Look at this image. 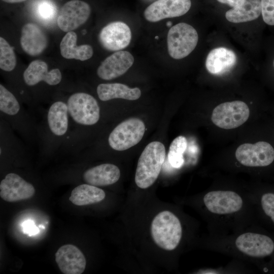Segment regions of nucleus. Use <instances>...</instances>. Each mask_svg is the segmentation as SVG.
I'll use <instances>...</instances> for the list:
<instances>
[{
    "instance_id": "1",
    "label": "nucleus",
    "mask_w": 274,
    "mask_h": 274,
    "mask_svg": "<svg viewBox=\"0 0 274 274\" xmlns=\"http://www.w3.org/2000/svg\"><path fill=\"white\" fill-rule=\"evenodd\" d=\"M67 106L70 129L61 150L80 152L84 148L90 127L96 125L100 119V108L91 94L76 92L65 100Z\"/></svg>"
},
{
    "instance_id": "2",
    "label": "nucleus",
    "mask_w": 274,
    "mask_h": 274,
    "mask_svg": "<svg viewBox=\"0 0 274 274\" xmlns=\"http://www.w3.org/2000/svg\"><path fill=\"white\" fill-rule=\"evenodd\" d=\"M69 129V115L65 100H54L47 109L43 120L38 125L40 150L45 155H51L61 150Z\"/></svg>"
},
{
    "instance_id": "3",
    "label": "nucleus",
    "mask_w": 274,
    "mask_h": 274,
    "mask_svg": "<svg viewBox=\"0 0 274 274\" xmlns=\"http://www.w3.org/2000/svg\"><path fill=\"white\" fill-rule=\"evenodd\" d=\"M0 117L29 144L38 141V125L20 100L0 84Z\"/></svg>"
},
{
    "instance_id": "4",
    "label": "nucleus",
    "mask_w": 274,
    "mask_h": 274,
    "mask_svg": "<svg viewBox=\"0 0 274 274\" xmlns=\"http://www.w3.org/2000/svg\"><path fill=\"white\" fill-rule=\"evenodd\" d=\"M165 158V149L160 142L149 143L139 159L135 182L140 188L146 189L157 180Z\"/></svg>"
},
{
    "instance_id": "5",
    "label": "nucleus",
    "mask_w": 274,
    "mask_h": 274,
    "mask_svg": "<svg viewBox=\"0 0 274 274\" xmlns=\"http://www.w3.org/2000/svg\"><path fill=\"white\" fill-rule=\"evenodd\" d=\"M151 233L158 246L166 251H172L178 246L182 237L181 223L174 214L163 211L154 218Z\"/></svg>"
},
{
    "instance_id": "6",
    "label": "nucleus",
    "mask_w": 274,
    "mask_h": 274,
    "mask_svg": "<svg viewBox=\"0 0 274 274\" xmlns=\"http://www.w3.org/2000/svg\"><path fill=\"white\" fill-rule=\"evenodd\" d=\"M198 40V33L193 26L184 22L178 23L172 26L168 32V54L174 59H182L193 51Z\"/></svg>"
},
{
    "instance_id": "7",
    "label": "nucleus",
    "mask_w": 274,
    "mask_h": 274,
    "mask_svg": "<svg viewBox=\"0 0 274 274\" xmlns=\"http://www.w3.org/2000/svg\"><path fill=\"white\" fill-rule=\"evenodd\" d=\"M145 131L144 123L140 119L131 118L117 125L108 137L109 146L115 151H124L138 144Z\"/></svg>"
},
{
    "instance_id": "8",
    "label": "nucleus",
    "mask_w": 274,
    "mask_h": 274,
    "mask_svg": "<svg viewBox=\"0 0 274 274\" xmlns=\"http://www.w3.org/2000/svg\"><path fill=\"white\" fill-rule=\"evenodd\" d=\"M203 203L211 214L220 216L234 215L243 209L245 204L239 194L229 190L207 192L203 196Z\"/></svg>"
},
{
    "instance_id": "9",
    "label": "nucleus",
    "mask_w": 274,
    "mask_h": 274,
    "mask_svg": "<svg viewBox=\"0 0 274 274\" xmlns=\"http://www.w3.org/2000/svg\"><path fill=\"white\" fill-rule=\"evenodd\" d=\"M250 115L247 105L240 100L225 102L216 107L211 116L213 123L226 129L239 127L246 122Z\"/></svg>"
},
{
    "instance_id": "10",
    "label": "nucleus",
    "mask_w": 274,
    "mask_h": 274,
    "mask_svg": "<svg viewBox=\"0 0 274 274\" xmlns=\"http://www.w3.org/2000/svg\"><path fill=\"white\" fill-rule=\"evenodd\" d=\"M232 246L242 255L253 258L265 257L274 251V242L270 237L253 232L238 235L233 239Z\"/></svg>"
},
{
    "instance_id": "11",
    "label": "nucleus",
    "mask_w": 274,
    "mask_h": 274,
    "mask_svg": "<svg viewBox=\"0 0 274 274\" xmlns=\"http://www.w3.org/2000/svg\"><path fill=\"white\" fill-rule=\"evenodd\" d=\"M236 160L247 167H263L270 164L274 160V149L267 142L259 141L255 144L246 143L237 148Z\"/></svg>"
},
{
    "instance_id": "12",
    "label": "nucleus",
    "mask_w": 274,
    "mask_h": 274,
    "mask_svg": "<svg viewBox=\"0 0 274 274\" xmlns=\"http://www.w3.org/2000/svg\"><path fill=\"white\" fill-rule=\"evenodd\" d=\"M34 186L19 174H6L0 183V196L8 202H16L32 197L35 194Z\"/></svg>"
},
{
    "instance_id": "13",
    "label": "nucleus",
    "mask_w": 274,
    "mask_h": 274,
    "mask_svg": "<svg viewBox=\"0 0 274 274\" xmlns=\"http://www.w3.org/2000/svg\"><path fill=\"white\" fill-rule=\"evenodd\" d=\"M91 13L90 6L84 1L72 0L60 9L57 19L58 27L64 32L72 31L84 24Z\"/></svg>"
},
{
    "instance_id": "14",
    "label": "nucleus",
    "mask_w": 274,
    "mask_h": 274,
    "mask_svg": "<svg viewBox=\"0 0 274 274\" xmlns=\"http://www.w3.org/2000/svg\"><path fill=\"white\" fill-rule=\"evenodd\" d=\"M191 6L190 0H157L145 9L144 15L147 21L156 22L182 16L188 12Z\"/></svg>"
},
{
    "instance_id": "15",
    "label": "nucleus",
    "mask_w": 274,
    "mask_h": 274,
    "mask_svg": "<svg viewBox=\"0 0 274 274\" xmlns=\"http://www.w3.org/2000/svg\"><path fill=\"white\" fill-rule=\"evenodd\" d=\"M131 39L129 27L121 21L109 23L100 30L98 40L100 45L106 50L119 51L127 47Z\"/></svg>"
},
{
    "instance_id": "16",
    "label": "nucleus",
    "mask_w": 274,
    "mask_h": 274,
    "mask_svg": "<svg viewBox=\"0 0 274 274\" xmlns=\"http://www.w3.org/2000/svg\"><path fill=\"white\" fill-rule=\"evenodd\" d=\"M23 80L28 87H35L41 83L49 86L59 85L62 79V75L58 68L48 70L47 64L41 60L31 62L24 71Z\"/></svg>"
},
{
    "instance_id": "17",
    "label": "nucleus",
    "mask_w": 274,
    "mask_h": 274,
    "mask_svg": "<svg viewBox=\"0 0 274 274\" xmlns=\"http://www.w3.org/2000/svg\"><path fill=\"white\" fill-rule=\"evenodd\" d=\"M133 62V56L130 52L116 51L101 62L97 70V75L104 80H113L125 73Z\"/></svg>"
},
{
    "instance_id": "18",
    "label": "nucleus",
    "mask_w": 274,
    "mask_h": 274,
    "mask_svg": "<svg viewBox=\"0 0 274 274\" xmlns=\"http://www.w3.org/2000/svg\"><path fill=\"white\" fill-rule=\"evenodd\" d=\"M55 261L64 274H81L85 269L86 260L83 253L75 246L66 244L55 253Z\"/></svg>"
},
{
    "instance_id": "19",
    "label": "nucleus",
    "mask_w": 274,
    "mask_h": 274,
    "mask_svg": "<svg viewBox=\"0 0 274 274\" xmlns=\"http://www.w3.org/2000/svg\"><path fill=\"white\" fill-rule=\"evenodd\" d=\"M120 177L118 167L109 163L87 168L82 174V179L86 184L97 187L112 185L119 180Z\"/></svg>"
},
{
    "instance_id": "20",
    "label": "nucleus",
    "mask_w": 274,
    "mask_h": 274,
    "mask_svg": "<svg viewBox=\"0 0 274 274\" xmlns=\"http://www.w3.org/2000/svg\"><path fill=\"white\" fill-rule=\"evenodd\" d=\"M20 44L23 51L30 56L41 54L47 46L44 32L36 24L27 23L21 30Z\"/></svg>"
},
{
    "instance_id": "21",
    "label": "nucleus",
    "mask_w": 274,
    "mask_h": 274,
    "mask_svg": "<svg viewBox=\"0 0 274 274\" xmlns=\"http://www.w3.org/2000/svg\"><path fill=\"white\" fill-rule=\"evenodd\" d=\"M236 61L235 53L226 48L219 47L212 50L206 61L208 71L213 75H221L232 67Z\"/></svg>"
},
{
    "instance_id": "22",
    "label": "nucleus",
    "mask_w": 274,
    "mask_h": 274,
    "mask_svg": "<svg viewBox=\"0 0 274 274\" xmlns=\"http://www.w3.org/2000/svg\"><path fill=\"white\" fill-rule=\"evenodd\" d=\"M98 98L102 101H108L116 98L134 100L141 95L140 89L131 88L127 85L118 83H101L96 88Z\"/></svg>"
},
{
    "instance_id": "23",
    "label": "nucleus",
    "mask_w": 274,
    "mask_h": 274,
    "mask_svg": "<svg viewBox=\"0 0 274 274\" xmlns=\"http://www.w3.org/2000/svg\"><path fill=\"white\" fill-rule=\"evenodd\" d=\"M76 33L71 31L63 37L60 44L61 55L66 59H75L84 61L90 58L93 51L92 47L87 44L77 45Z\"/></svg>"
},
{
    "instance_id": "24",
    "label": "nucleus",
    "mask_w": 274,
    "mask_h": 274,
    "mask_svg": "<svg viewBox=\"0 0 274 274\" xmlns=\"http://www.w3.org/2000/svg\"><path fill=\"white\" fill-rule=\"evenodd\" d=\"M261 13L260 0H243L225 14L226 19L232 23H242L257 19Z\"/></svg>"
},
{
    "instance_id": "25",
    "label": "nucleus",
    "mask_w": 274,
    "mask_h": 274,
    "mask_svg": "<svg viewBox=\"0 0 274 274\" xmlns=\"http://www.w3.org/2000/svg\"><path fill=\"white\" fill-rule=\"evenodd\" d=\"M105 196V191L97 186L82 184L72 191L69 200L76 206H82L99 202Z\"/></svg>"
},
{
    "instance_id": "26",
    "label": "nucleus",
    "mask_w": 274,
    "mask_h": 274,
    "mask_svg": "<svg viewBox=\"0 0 274 274\" xmlns=\"http://www.w3.org/2000/svg\"><path fill=\"white\" fill-rule=\"evenodd\" d=\"M187 146V141L184 136H178L170 145L168 159L170 164L175 168L181 167L184 163L183 154Z\"/></svg>"
},
{
    "instance_id": "27",
    "label": "nucleus",
    "mask_w": 274,
    "mask_h": 274,
    "mask_svg": "<svg viewBox=\"0 0 274 274\" xmlns=\"http://www.w3.org/2000/svg\"><path fill=\"white\" fill-rule=\"evenodd\" d=\"M16 59L13 48L2 37L0 38V68L11 72L15 67Z\"/></svg>"
},
{
    "instance_id": "28",
    "label": "nucleus",
    "mask_w": 274,
    "mask_h": 274,
    "mask_svg": "<svg viewBox=\"0 0 274 274\" xmlns=\"http://www.w3.org/2000/svg\"><path fill=\"white\" fill-rule=\"evenodd\" d=\"M56 11L55 5L50 0H41L37 4V16L44 22H50L54 19L56 15Z\"/></svg>"
},
{
    "instance_id": "29",
    "label": "nucleus",
    "mask_w": 274,
    "mask_h": 274,
    "mask_svg": "<svg viewBox=\"0 0 274 274\" xmlns=\"http://www.w3.org/2000/svg\"><path fill=\"white\" fill-rule=\"evenodd\" d=\"M263 20L269 25H274V0H261Z\"/></svg>"
},
{
    "instance_id": "30",
    "label": "nucleus",
    "mask_w": 274,
    "mask_h": 274,
    "mask_svg": "<svg viewBox=\"0 0 274 274\" xmlns=\"http://www.w3.org/2000/svg\"><path fill=\"white\" fill-rule=\"evenodd\" d=\"M260 203L264 213L274 223V193L263 194L261 197Z\"/></svg>"
},
{
    "instance_id": "31",
    "label": "nucleus",
    "mask_w": 274,
    "mask_h": 274,
    "mask_svg": "<svg viewBox=\"0 0 274 274\" xmlns=\"http://www.w3.org/2000/svg\"><path fill=\"white\" fill-rule=\"evenodd\" d=\"M23 232L25 234H28L29 236L37 234L39 228L35 225L31 220L25 221L22 224Z\"/></svg>"
},
{
    "instance_id": "32",
    "label": "nucleus",
    "mask_w": 274,
    "mask_h": 274,
    "mask_svg": "<svg viewBox=\"0 0 274 274\" xmlns=\"http://www.w3.org/2000/svg\"><path fill=\"white\" fill-rule=\"evenodd\" d=\"M219 3L229 5L232 8L238 5L243 0H217Z\"/></svg>"
},
{
    "instance_id": "33",
    "label": "nucleus",
    "mask_w": 274,
    "mask_h": 274,
    "mask_svg": "<svg viewBox=\"0 0 274 274\" xmlns=\"http://www.w3.org/2000/svg\"><path fill=\"white\" fill-rule=\"evenodd\" d=\"M2 1L6 3H10V4H14V3H21L26 0H2Z\"/></svg>"
},
{
    "instance_id": "34",
    "label": "nucleus",
    "mask_w": 274,
    "mask_h": 274,
    "mask_svg": "<svg viewBox=\"0 0 274 274\" xmlns=\"http://www.w3.org/2000/svg\"><path fill=\"white\" fill-rule=\"evenodd\" d=\"M172 22H168L166 24L167 26H170L171 25H172Z\"/></svg>"
},
{
    "instance_id": "35",
    "label": "nucleus",
    "mask_w": 274,
    "mask_h": 274,
    "mask_svg": "<svg viewBox=\"0 0 274 274\" xmlns=\"http://www.w3.org/2000/svg\"><path fill=\"white\" fill-rule=\"evenodd\" d=\"M273 66H274V60H273Z\"/></svg>"
}]
</instances>
